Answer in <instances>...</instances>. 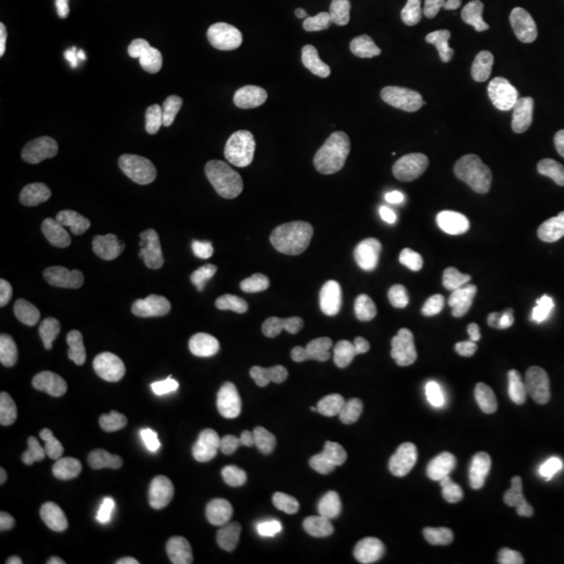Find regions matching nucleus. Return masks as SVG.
Returning <instances> with one entry per match:
<instances>
[{
    "instance_id": "nucleus-1",
    "label": "nucleus",
    "mask_w": 564,
    "mask_h": 564,
    "mask_svg": "<svg viewBox=\"0 0 564 564\" xmlns=\"http://www.w3.org/2000/svg\"><path fill=\"white\" fill-rule=\"evenodd\" d=\"M410 347L431 383L447 398H468L484 387V354L454 326L440 321L416 323Z\"/></svg>"
},
{
    "instance_id": "nucleus-2",
    "label": "nucleus",
    "mask_w": 564,
    "mask_h": 564,
    "mask_svg": "<svg viewBox=\"0 0 564 564\" xmlns=\"http://www.w3.org/2000/svg\"><path fill=\"white\" fill-rule=\"evenodd\" d=\"M510 295L512 286L502 263H470L452 286L449 314L464 330L491 335L505 326Z\"/></svg>"
},
{
    "instance_id": "nucleus-3",
    "label": "nucleus",
    "mask_w": 564,
    "mask_h": 564,
    "mask_svg": "<svg viewBox=\"0 0 564 564\" xmlns=\"http://www.w3.org/2000/svg\"><path fill=\"white\" fill-rule=\"evenodd\" d=\"M237 328L245 345L263 362L279 370L302 368L314 356L310 330L297 318L279 310H242Z\"/></svg>"
},
{
    "instance_id": "nucleus-4",
    "label": "nucleus",
    "mask_w": 564,
    "mask_h": 564,
    "mask_svg": "<svg viewBox=\"0 0 564 564\" xmlns=\"http://www.w3.org/2000/svg\"><path fill=\"white\" fill-rule=\"evenodd\" d=\"M414 76L424 93L440 101H468L485 86L479 59L449 44L424 48L414 61Z\"/></svg>"
},
{
    "instance_id": "nucleus-5",
    "label": "nucleus",
    "mask_w": 564,
    "mask_h": 564,
    "mask_svg": "<svg viewBox=\"0 0 564 564\" xmlns=\"http://www.w3.org/2000/svg\"><path fill=\"white\" fill-rule=\"evenodd\" d=\"M256 105L263 116L279 118L286 141L297 147H314L323 141L326 116L323 105L289 78H270L256 95Z\"/></svg>"
},
{
    "instance_id": "nucleus-6",
    "label": "nucleus",
    "mask_w": 564,
    "mask_h": 564,
    "mask_svg": "<svg viewBox=\"0 0 564 564\" xmlns=\"http://www.w3.org/2000/svg\"><path fill=\"white\" fill-rule=\"evenodd\" d=\"M281 477L279 514L286 517L289 529L297 538H321L328 527V517L316 466L307 458H293L282 466Z\"/></svg>"
},
{
    "instance_id": "nucleus-7",
    "label": "nucleus",
    "mask_w": 564,
    "mask_h": 564,
    "mask_svg": "<svg viewBox=\"0 0 564 564\" xmlns=\"http://www.w3.org/2000/svg\"><path fill=\"white\" fill-rule=\"evenodd\" d=\"M116 303L118 293L113 282L97 272H86L53 286L44 300L42 312L55 326L76 328L90 318L109 314Z\"/></svg>"
},
{
    "instance_id": "nucleus-8",
    "label": "nucleus",
    "mask_w": 564,
    "mask_h": 564,
    "mask_svg": "<svg viewBox=\"0 0 564 564\" xmlns=\"http://www.w3.org/2000/svg\"><path fill=\"white\" fill-rule=\"evenodd\" d=\"M186 502L209 521H226L235 517L249 500V487H242L228 468L193 470L184 484Z\"/></svg>"
},
{
    "instance_id": "nucleus-9",
    "label": "nucleus",
    "mask_w": 564,
    "mask_h": 564,
    "mask_svg": "<svg viewBox=\"0 0 564 564\" xmlns=\"http://www.w3.org/2000/svg\"><path fill=\"white\" fill-rule=\"evenodd\" d=\"M535 197V186L523 174L496 170L470 184L466 203L481 218H505L529 207Z\"/></svg>"
},
{
    "instance_id": "nucleus-10",
    "label": "nucleus",
    "mask_w": 564,
    "mask_h": 564,
    "mask_svg": "<svg viewBox=\"0 0 564 564\" xmlns=\"http://www.w3.org/2000/svg\"><path fill=\"white\" fill-rule=\"evenodd\" d=\"M84 464L93 479L105 491L116 496H134L142 487V477L137 464L128 458V452L111 437L97 435L84 445Z\"/></svg>"
},
{
    "instance_id": "nucleus-11",
    "label": "nucleus",
    "mask_w": 564,
    "mask_h": 564,
    "mask_svg": "<svg viewBox=\"0 0 564 564\" xmlns=\"http://www.w3.org/2000/svg\"><path fill=\"white\" fill-rule=\"evenodd\" d=\"M101 391L99 375L88 366H63L42 381L41 403L48 412L67 414L95 402Z\"/></svg>"
},
{
    "instance_id": "nucleus-12",
    "label": "nucleus",
    "mask_w": 564,
    "mask_h": 564,
    "mask_svg": "<svg viewBox=\"0 0 564 564\" xmlns=\"http://www.w3.org/2000/svg\"><path fill=\"white\" fill-rule=\"evenodd\" d=\"M111 440L128 454H139L149 470H163L181 456L182 445L158 424L126 421L111 431Z\"/></svg>"
},
{
    "instance_id": "nucleus-13",
    "label": "nucleus",
    "mask_w": 564,
    "mask_h": 564,
    "mask_svg": "<svg viewBox=\"0 0 564 564\" xmlns=\"http://www.w3.org/2000/svg\"><path fill=\"white\" fill-rule=\"evenodd\" d=\"M93 564H167V550L158 540L139 542L128 533H101L86 545Z\"/></svg>"
},
{
    "instance_id": "nucleus-14",
    "label": "nucleus",
    "mask_w": 564,
    "mask_h": 564,
    "mask_svg": "<svg viewBox=\"0 0 564 564\" xmlns=\"http://www.w3.org/2000/svg\"><path fill=\"white\" fill-rule=\"evenodd\" d=\"M366 199L356 191H339L324 209L326 251L339 253L349 241L356 224L364 216Z\"/></svg>"
},
{
    "instance_id": "nucleus-15",
    "label": "nucleus",
    "mask_w": 564,
    "mask_h": 564,
    "mask_svg": "<svg viewBox=\"0 0 564 564\" xmlns=\"http://www.w3.org/2000/svg\"><path fill=\"white\" fill-rule=\"evenodd\" d=\"M326 249V223L321 209H303L291 223V260L297 268H312Z\"/></svg>"
},
{
    "instance_id": "nucleus-16",
    "label": "nucleus",
    "mask_w": 564,
    "mask_h": 564,
    "mask_svg": "<svg viewBox=\"0 0 564 564\" xmlns=\"http://www.w3.org/2000/svg\"><path fill=\"white\" fill-rule=\"evenodd\" d=\"M433 542H435L433 531L421 529V527L410 529L384 545L381 561L383 564H414L419 558H423Z\"/></svg>"
},
{
    "instance_id": "nucleus-17",
    "label": "nucleus",
    "mask_w": 564,
    "mask_h": 564,
    "mask_svg": "<svg viewBox=\"0 0 564 564\" xmlns=\"http://www.w3.org/2000/svg\"><path fill=\"white\" fill-rule=\"evenodd\" d=\"M387 508L403 517V519H416L424 512L429 505L424 487L421 484H400V481H387L383 489Z\"/></svg>"
},
{
    "instance_id": "nucleus-18",
    "label": "nucleus",
    "mask_w": 564,
    "mask_h": 564,
    "mask_svg": "<svg viewBox=\"0 0 564 564\" xmlns=\"http://www.w3.org/2000/svg\"><path fill=\"white\" fill-rule=\"evenodd\" d=\"M540 481L545 494L556 502L564 506V449L556 452L542 468Z\"/></svg>"
},
{
    "instance_id": "nucleus-19",
    "label": "nucleus",
    "mask_w": 564,
    "mask_h": 564,
    "mask_svg": "<svg viewBox=\"0 0 564 564\" xmlns=\"http://www.w3.org/2000/svg\"><path fill=\"white\" fill-rule=\"evenodd\" d=\"M109 9H111V18H113V25H116L118 34L123 39L134 36L141 25L137 0H111Z\"/></svg>"
},
{
    "instance_id": "nucleus-20",
    "label": "nucleus",
    "mask_w": 564,
    "mask_h": 564,
    "mask_svg": "<svg viewBox=\"0 0 564 564\" xmlns=\"http://www.w3.org/2000/svg\"><path fill=\"white\" fill-rule=\"evenodd\" d=\"M155 99L151 93L142 95L139 99L128 105V113L130 118L139 123L142 134L144 137H153L155 128H158V113H155Z\"/></svg>"
},
{
    "instance_id": "nucleus-21",
    "label": "nucleus",
    "mask_w": 564,
    "mask_h": 564,
    "mask_svg": "<svg viewBox=\"0 0 564 564\" xmlns=\"http://www.w3.org/2000/svg\"><path fill=\"white\" fill-rule=\"evenodd\" d=\"M13 55L7 46H0V113H4L11 105V86H13Z\"/></svg>"
},
{
    "instance_id": "nucleus-22",
    "label": "nucleus",
    "mask_w": 564,
    "mask_h": 564,
    "mask_svg": "<svg viewBox=\"0 0 564 564\" xmlns=\"http://www.w3.org/2000/svg\"><path fill=\"white\" fill-rule=\"evenodd\" d=\"M484 564H540V561L531 550L512 545V547H506L502 554L487 558Z\"/></svg>"
},
{
    "instance_id": "nucleus-23",
    "label": "nucleus",
    "mask_w": 564,
    "mask_h": 564,
    "mask_svg": "<svg viewBox=\"0 0 564 564\" xmlns=\"http://www.w3.org/2000/svg\"><path fill=\"white\" fill-rule=\"evenodd\" d=\"M155 113H158V120L160 121L172 120V109H170V105H167L165 99H160V101L155 102Z\"/></svg>"
},
{
    "instance_id": "nucleus-24",
    "label": "nucleus",
    "mask_w": 564,
    "mask_h": 564,
    "mask_svg": "<svg viewBox=\"0 0 564 564\" xmlns=\"http://www.w3.org/2000/svg\"><path fill=\"white\" fill-rule=\"evenodd\" d=\"M0 564H15V563H13V561H9V558H2V561H0Z\"/></svg>"
}]
</instances>
